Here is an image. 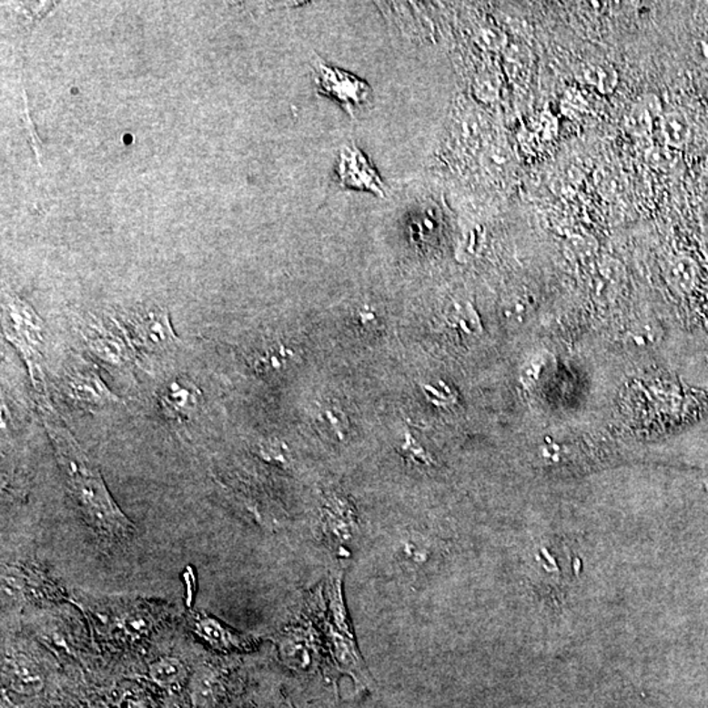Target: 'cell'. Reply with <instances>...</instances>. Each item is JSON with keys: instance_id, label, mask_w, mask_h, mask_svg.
<instances>
[{"instance_id": "35", "label": "cell", "mask_w": 708, "mask_h": 708, "mask_svg": "<svg viewBox=\"0 0 708 708\" xmlns=\"http://www.w3.org/2000/svg\"><path fill=\"white\" fill-rule=\"evenodd\" d=\"M707 100H708V91H707Z\"/></svg>"}, {"instance_id": "10", "label": "cell", "mask_w": 708, "mask_h": 708, "mask_svg": "<svg viewBox=\"0 0 708 708\" xmlns=\"http://www.w3.org/2000/svg\"><path fill=\"white\" fill-rule=\"evenodd\" d=\"M189 624L199 639L219 652L248 651L258 642L254 636L234 630L207 612H192Z\"/></svg>"}, {"instance_id": "34", "label": "cell", "mask_w": 708, "mask_h": 708, "mask_svg": "<svg viewBox=\"0 0 708 708\" xmlns=\"http://www.w3.org/2000/svg\"><path fill=\"white\" fill-rule=\"evenodd\" d=\"M92 708H108V707H106V704L100 703V704H96V706H94Z\"/></svg>"}, {"instance_id": "4", "label": "cell", "mask_w": 708, "mask_h": 708, "mask_svg": "<svg viewBox=\"0 0 708 708\" xmlns=\"http://www.w3.org/2000/svg\"><path fill=\"white\" fill-rule=\"evenodd\" d=\"M136 353L159 354L178 344L168 311L159 306H138L116 320Z\"/></svg>"}, {"instance_id": "3", "label": "cell", "mask_w": 708, "mask_h": 708, "mask_svg": "<svg viewBox=\"0 0 708 708\" xmlns=\"http://www.w3.org/2000/svg\"><path fill=\"white\" fill-rule=\"evenodd\" d=\"M3 331L5 339L15 345L28 366L38 395H45L43 371L44 321L28 303L17 297L5 296L3 302Z\"/></svg>"}, {"instance_id": "30", "label": "cell", "mask_w": 708, "mask_h": 708, "mask_svg": "<svg viewBox=\"0 0 708 708\" xmlns=\"http://www.w3.org/2000/svg\"><path fill=\"white\" fill-rule=\"evenodd\" d=\"M692 56L701 66H708V34L699 35L693 41Z\"/></svg>"}, {"instance_id": "17", "label": "cell", "mask_w": 708, "mask_h": 708, "mask_svg": "<svg viewBox=\"0 0 708 708\" xmlns=\"http://www.w3.org/2000/svg\"><path fill=\"white\" fill-rule=\"evenodd\" d=\"M148 678L160 689L175 692L188 683V666L178 657L165 656L148 665Z\"/></svg>"}, {"instance_id": "27", "label": "cell", "mask_w": 708, "mask_h": 708, "mask_svg": "<svg viewBox=\"0 0 708 708\" xmlns=\"http://www.w3.org/2000/svg\"><path fill=\"white\" fill-rule=\"evenodd\" d=\"M645 160L653 168L666 171V169L673 168L677 165L678 156L674 148L668 147V146H654L645 153Z\"/></svg>"}, {"instance_id": "6", "label": "cell", "mask_w": 708, "mask_h": 708, "mask_svg": "<svg viewBox=\"0 0 708 708\" xmlns=\"http://www.w3.org/2000/svg\"><path fill=\"white\" fill-rule=\"evenodd\" d=\"M321 636L323 633L317 630L312 620L288 627L277 641L282 664L298 674H310L317 671L324 647Z\"/></svg>"}, {"instance_id": "14", "label": "cell", "mask_w": 708, "mask_h": 708, "mask_svg": "<svg viewBox=\"0 0 708 708\" xmlns=\"http://www.w3.org/2000/svg\"><path fill=\"white\" fill-rule=\"evenodd\" d=\"M3 680L12 692L23 695L38 694L44 689L43 674L31 660L22 654L5 657L3 662Z\"/></svg>"}, {"instance_id": "8", "label": "cell", "mask_w": 708, "mask_h": 708, "mask_svg": "<svg viewBox=\"0 0 708 708\" xmlns=\"http://www.w3.org/2000/svg\"><path fill=\"white\" fill-rule=\"evenodd\" d=\"M318 88L323 96L331 97L344 106L345 111L354 115L362 111L371 99V89L364 80L350 76L345 71L318 62L315 66Z\"/></svg>"}, {"instance_id": "2", "label": "cell", "mask_w": 708, "mask_h": 708, "mask_svg": "<svg viewBox=\"0 0 708 708\" xmlns=\"http://www.w3.org/2000/svg\"><path fill=\"white\" fill-rule=\"evenodd\" d=\"M323 602L320 627L324 647L329 650L333 664L341 673L353 678L357 686L369 689L373 686V680L354 638L347 603H345L343 573H331L329 576L324 587Z\"/></svg>"}, {"instance_id": "1", "label": "cell", "mask_w": 708, "mask_h": 708, "mask_svg": "<svg viewBox=\"0 0 708 708\" xmlns=\"http://www.w3.org/2000/svg\"><path fill=\"white\" fill-rule=\"evenodd\" d=\"M38 404L68 495L88 525L111 540L124 541L132 537L136 528L113 499L99 467L80 448L44 395L38 399Z\"/></svg>"}, {"instance_id": "15", "label": "cell", "mask_w": 708, "mask_h": 708, "mask_svg": "<svg viewBox=\"0 0 708 708\" xmlns=\"http://www.w3.org/2000/svg\"><path fill=\"white\" fill-rule=\"evenodd\" d=\"M189 697L195 708H213L225 694V683L217 669L202 665L188 681Z\"/></svg>"}, {"instance_id": "24", "label": "cell", "mask_w": 708, "mask_h": 708, "mask_svg": "<svg viewBox=\"0 0 708 708\" xmlns=\"http://www.w3.org/2000/svg\"><path fill=\"white\" fill-rule=\"evenodd\" d=\"M421 391L428 403L433 404L434 407H448L455 403L453 389L442 380L436 383H421Z\"/></svg>"}, {"instance_id": "22", "label": "cell", "mask_w": 708, "mask_h": 708, "mask_svg": "<svg viewBox=\"0 0 708 708\" xmlns=\"http://www.w3.org/2000/svg\"><path fill=\"white\" fill-rule=\"evenodd\" d=\"M446 326L465 335H474L480 331V320L475 314L474 308L467 305L466 308L457 305L446 319Z\"/></svg>"}, {"instance_id": "16", "label": "cell", "mask_w": 708, "mask_h": 708, "mask_svg": "<svg viewBox=\"0 0 708 708\" xmlns=\"http://www.w3.org/2000/svg\"><path fill=\"white\" fill-rule=\"evenodd\" d=\"M660 111H662V104L659 97L654 96L653 94L642 95L630 106L624 117V127L627 133L638 138L648 136L652 132L654 118L660 115Z\"/></svg>"}, {"instance_id": "18", "label": "cell", "mask_w": 708, "mask_h": 708, "mask_svg": "<svg viewBox=\"0 0 708 708\" xmlns=\"http://www.w3.org/2000/svg\"><path fill=\"white\" fill-rule=\"evenodd\" d=\"M576 79L601 95H610L617 88L620 76L617 70L602 61L585 62L575 71Z\"/></svg>"}, {"instance_id": "28", "label": "cell", "mask_w": 708, "mask_h": 708, "mask_svg": "<svg viewBox=\"0 0 708 708\" xmlns=\"http://www.w3.org/2000/svg\"><path fill=\"white\" fill-rule=\"evenodd\" d=\"M352 321L354 327L359 331L364 333H374L382 326L379 317H378L376 308L371 306H361V308H356L353 312Z\"/></svg>"}, {"instance_id": "21", "label": "cell", "mask_w": 708, "mask_h": 708, "mask_svg": "<svg viewBox=\"0 0 708 708\" xmlns=\"http://www.w3.org/2000/svg\"><path fill=\"white\" fill-rule=\"evenodd\" d=\"M662 132L666 146L677 150L687 144L692 129H690L686 116L683 113L673 111L662 116Z\"/></svg>"}, {"instance_id": "20", "label": "cell", "mask_w": 708, "mask_h": 708, "mask_svg": "<svg viewBox=\"0 0 708 708\" xmlns=\"http://www.w3.org/2000/svg\"><path fill=\"white\" fill-rule=\"evenodd\" d=\"M318 422L339 441H343L349 432V419L339 404L329 401L320 404L317 412Z\"/></svg>"}, {"instance_id": "26", "label": "cell", "mask_w": 708, "mask_h": 708, "mask_svg": "<svg viewBox=\"0 0 708 708\" xmlns=\"http://www.w3.org/2000/svg\"><path fill=\"white\" fill-rule=\"evenodd\" d=\"M596 181L598 189L606 198L617 197L623 192V177L614 169L608 168L605 171L598 172Z\"/></svg>"}, {"instance_id": "5", "label": "cell", "mask_w": 708, "mask_h": 708, "mask_svg": "<svg viewBox=\"0 0 708 708\" xmlns=\"http://www.w3.org/2000/svg\"><path fill=\"white\" fill-rule=\"evenodd\" d=\"M59 394L71 406L85 410L108 409L122 403L104 383L97 371L86 362L68 365L59 378Z\"/></svg>"}, {"instance_id": "25", "label": "cell", "mask_w": 708, "mask_h": 708, "mask_svg": "<svg viewBox=\"0 0 708 708\" xmlns=\"http://www.w3.org/2000/svg\"><path fill=\"white\" fill-rule=\"evenodd\" d=\"M549 359L546 354H534L522 366L521 370V382L525 388H531L540 382L541 378L546 373Z\"/></svg>"}, {"instance_id": "32", "label": "cell", "mask_w": 708, "mask_h": 708, "mask_svg": "<svg viewBox=\"0 0 708 708\" xmlns=\"http://www.w3.org/2000/svg\"><path fill=\"white\" fill-rule=\"evenodd\" d=\"M594 246H596V242L589 244L588 238H575V239L571 240L570 249L575 255L587 254L588 256L592 251L585 249V247H587V248H594Z\"/></svg>"}, {"instance_id": "11", "label": "cell", "mask_w": 708, "mask_h": 708, "mask_svg": "<svg viewBox=\"0 0 708 708\" xmlns=\"http://www.w3.org/2000/svg\"><path fill=\"white\" fill-rule=\"evenodd\" d=\"M160 410L172 421L190 420L199 409L201 391L187 378L169 380L157 394Z\"/></svg>"}, {"instance_id": "12", "label": "cell", "mask_w": 708, "mask_h": 708, "mask_svg": "<svg viewBox=\"0 0 708 708\" xmlns=\"http://www.w3.org/2000/svg\"><path fill=\"white\" fill-rule=\"evenodd\" d=\"M339 177L344 187L383 195L382 181L356 146L344 147L341 151Z\"/></svg>"}, {"instance_id": "13", "label": "cell", "mask_w": 708, "mask_h": 708, "mask_svg": "<svg viewBox=\"0 0 708 708\" xmlns=\"http://www.w3.org/2000/svg\"><path fill=\"white\" fill-rule=\"evenodd\" d=\"M249 365L263 377H278L297 362V353L281 340L263 341L249 354Z\"/></svg>"}, {"instance_id": "7", "label": "cell", "mask_w": 708, "mask_h": 708, "mask_svg": "<svg viewBox=\"0 0 708 708\" xmlns=\"http://www.w3.org/2000/svg\"><path fill=\"white\" fill-rule=\"evenodd\" d=\"M321 534L331 551L341 558L353 552L359 528L356 508L343 495L329 496L324 501L320 519Z\"/></svg>"}, {"instance_id": "9", "label": "cell", "mask_w": 708, "mask_h": 708, "mask_svg": "<svg viewBox=\"0 0 708 708\" xmlns=\"http://www.w3.org/2000/svg\"><path fill=\"white\" fill-rule=\"evenodd\" d=\"M82 335L89 352L106 364L126 368L136 359L137 353L127 343L116 320L113 321L112 329L100 321L86 323Z\"/></svg>"}, {"instance_id": "33", "label": "cell", "mask_w": 708, "mask_h": 708, "mask_svg": "<svg viewBox=\"0 0 708 708\" xmlns=\"http://www.w3.org/2000/svg\"><path fill=\"white\" fill-rule=\"evenodd\" d=\"M125 708H148V706L142 699H132V701L127 702Z\"/></svg>"}, {"instance_id": "19", "label": "cell", "mask_w": 708, "mask_h": 708, "mask_svg": "<svg viewBox=\"0 0 708 708\" xmlns=\"http://www.w3.org/2000/svg\"><path fill=\"white\" fill-rule=\"evenodd\" d=\"M665 278L675 293H693L699 282L698 264L689 256H678L666 268Z\"/></svg>"}, {"instance_id": "23", "label": "cell", "mask_w": 708, "mask_h": 708, "mask_svg": "<svg viewBox=\"0 0 708 708\" xmlns=\"http://www.w3.org/2000/svg\"><path fill=\"white\" fill-rule=\"evenodd\" d=\"M399 454L406 460L407 462L413 463L416 466L428 467L432 463V457L425 450L424 446L415 439L409 430L404 432L403 442L399 445Z\"/></svg>"}, {"instance_id": "31", "label": "cell", "mask_w": 708, "mask_h": 708, "mask_svg": "<svg viewBox=\"0 0 708 708\" xmlns=\"http://www.w3.org/2000/svg\"><path fill=\"white\" fill-rule=\"evenodd\" d=\"M699 225H701L702 237H703V251L708 258V198L699 205Z\"/></svg>"}, {"instance_id": "29", "label": "cell", "mask_w": 708, "mask_h": 708, "mask_svg": "<svg viewBox=\"0 0 708 708\" xmlns=\"http://www.w3.org/2000/svg\"><path fill=\"white\" fill-rule=\"evenodd\" d=\"M260 455L267 462L276 465H288V451L287 445L279 441H267L260 448Z\"/></svg>"}]
</instances>
